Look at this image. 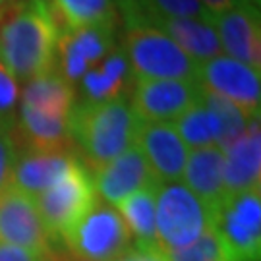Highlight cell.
Masks as SVG:
<instances>
[{"mask_svg":"<svg viewBox=\"0 0 261 261\" xmlns=\"http://www.w3.org/2000/svg\"><path fill=\"white\" fill-rule=\"evenodd\" d=\"M56 39L48 4L16 0L0 8V62L16 82L28 84L55 68Z\"/></svg>","mask_w":261,"mask_h":261,"instance_id":"6da1fadb","label":"cell"},{"mask_svg":"<svg viewBox=\"0 0 261 261\" xmlns=\"http://www.w3.org/2000/svg\"><path fill=\"white\" fill-rule=\"evenodd\" d=\"M140 118L128 97L103 103H74L70 132L87 172H97L136 143Z\"/></svg>","mask_w":261,"mask_h":261,"instance_id":"7a4b0ae2","label":"cell"},{"mask_svg":"<svg viewBox=\"0 0 261 261\" xmlns=\"http://www.w3.org/2000/svg\"><path fill=\"white\" fill-rule=\"evenodd\" d=\"M213 224V209L182 182H161L155 190V230L161 252L196 242Z\"/></svg>","mask_w":261,"mask_h":261,"instance_id":"3957f363","label":"cell"},{"mask_svg":"<svg viewBox=\"0 0 261 261\" xmlns=\"http://www.w3.org/2000/svg\"><path fill=\"white\" fill-rule=\"evenodd\" d=\"M122 50L136 80L199 82V64L159 29L126 28Z\"/></svg>","mask_w":261,"mask_h":261,"instance_id":"277c9868","label":"cell"},{"mask_svg":"<svg viewBox=\"0 0 261 261\" xmlns=\"http://www.w3.org/2000/svg\"><path fill=\"white\" fill-rule=\"evenodd\" d=\"M60 242H64L68 255L77 259L116 261L132 248V236L114 207L105 201H95Z\"/></svg>","mask_w":261,"mask_h":261,"instance_id":"5b68a950","label":"cell"},{"mask_svg":"<svg viewBox=\"0 0 261 261\" xmlns=\"http://www.w3.org/2000/svg\"><path fill=\"white\" fill-rule=\"evenodd\" d=\"M33 199L48 236L60 242V238L93 207L97 194L93 178L77 159L55 186Z\"/></svg>","mask_w":261,"mask_h":261,"instance_id":"8992f818","label":"cell"},{"mask_svg":"<svg viewBox=\"0 0 261 261\" xmlns=\"http://www.w3.org/2000/svg\"><path fill=\"white\" fill-rule=\"evenodd\" d=\"M213 228L234 261H259L261 188L224 196L213 211Z\"/></svg>","mask_w":261,"mask_h":261,"instance_id":"52a82bcc","label":"cell"},{"mask_svg":"<svg viewBox=\"0 0 261 261\" xmlns=\"http://www.w3.org/2000/svg\"><path fill=\"white\" fill-rule=\"evenodd\" d=\"M199 84L207 91L228 99L250 120L259 118V70H253L230 56H215L199 64Z\"/></svg>","mask_w":261,"mask_h":261,"instance_id":"ba28073f","label":"cell"},{"mask_svg":"<svg viewBox=\"0 0 261 261\" xmlns=\"http://www.w3.org/2000/svg\"><path fill=\"white\" fill-rule=\"evenodd\" d=\"M203 85L182 80H136L132 107L143 122H170L201 99Z\"/></svg>","mask_w":261,"mask_h":261,"instance_id":"9c48e42d","label":"cell"},{"mask_svg":"<svg viewBox=\"0 0 261 261\" xmlns=\"http://www.w3.org/2000/svg\"><path fill=\"white\" fill-rule=\"evenodd\" d=\"M114 48V25L64 29L56 39V72L75 85L89 68Z\"/></svg>","mask_w":261,"mask_h":261,"instance_id":"30bf717a","label":"cell"},{"mask_svg":"<svg viewBox=\"0 0 261 261\" xmlns=\"http://www.w3.org/2000/svg\"><path fill=\"white\" fill-rule=\"evenodd\" d=\"M0 242L37 253L56 244L41 221L35 199L12 186L0 192Z\"/></svg>","mask_w":261,"mask_h":261,"instance_id":"8fae6325","label":"cell"},{"mask_svg":"<svg viewBox=\"0 0 261 261\" xmlns=\"http://www.w3.org/2000/svg\"><path fill=\"white\" fill-rule=\"evenodd\" d=\"M159 184L161 182L155 178L147 159L136 143L93 172L95 194L109 205H118L132 194Z\"/></svg>","mask_w":261,"mask_h":261,"instance_id":"7c38bea8","label":"cell"},{"mask_svg":"<svg viewBox=\"0 0 261 261\" xmlns=\"http://www.w3.org/2000/svg\"><path fill=\"white\" fill-rule=\"evenodd\" d=\"M215 33L221 48L230 58L250 66L253 70L261 68V28L259 10L236 2L232 8L211 18Z\"/></svg>","mask_w":261,"mask_h":261,"instance_id":"4fadbf2b","label":"cell"},{"mask_svg":"<svg viewBox=\"0 0 261 261\" xmlns=\"http://www.w3.org/2000/svg\"><path fill=\"white\" fill-rule=\"evenodd\" d=\"M136 145L145 155L159 182H178L188 159V147L168 122H140Z\"/></svg>","mask_w":261,"mask_h":261,"instance_id":"5bb4252c","label":"cell"},{"mask_svg":"<svg viewBox=\"0 0 261 261\" xmlns=\"http://www.w3.org/2000/svg\"><path fill=\"white\" fill-rule=\"evenodd\" d=\"M75 161L77 155L68 151L19 149L10 186L29 197H37L55 186Z\"/></svg>","mask_w":261,"mask_h":261,"instance_id":"9a60e30c","label":"cell"},{"mask_svg":"<svg viewBox=\"0 0 261 261\" xmlns=\"http://www.w3.org/2000/svg\"><path fill=\"white\" fill-rule=\"evenodd\" d=\"M224 194H242L255 190L261 180V132L259 118L250 120L248 128L228 149H224Z\"/></svg>","mask_w":261,"mask_h":261,"instance_id":"2e32d148","label":"cell"},{"mask_svg":"<svg viewBox=\"0 0 261 261\" xmlns=\"http://www.w3.org/2000/svg\"><path fill=\"white\" fill-rule=\"evenodd\" d=\"M14 140L18 149L68 151L75 153V145L70 132V118L56 116L21 105L18 122L14 124Z\"/></svg>","mask_w":261,"mask_h":261,"instance_id":"e0dca14e","label":"cell"},{"mask_svg":"<svg viewBox=\"0 0 261 261\" xmlns=\"http://www.w3.org/2000/svg\"><path fill=\"white\" fill-rule=\"evenodd\" d=\"M136 84L130 62L120 47H114L109 55L101 58L93 68L77 82L80 101L84 103H103L111 99L128 97V91Z\"/></svg>","mask_w":261,"mask_h":261,"instance_id":"ac0fdd59","label":"cell"},{"mask_svg":"<svg viewBox=\"0 0 261 261\" xmlns=\"http://www.w3.org/2000/svg\"><path fill=\"white\" fill-rule=\"evenodd\" d=\"M136 25L159 29L161 33L172 39L190 58H194L197 64H203L215 56H221L223 50L211 21L188 18H147ZM136 25H126V28H136Z\"/></svg>","mask_w":261,"mask_h":261,"instance_id":"d6986e66","label":"cell"},{"mask_svg":"<svg viewBox=\"0 0 261 261\" xmlns=\"http://www.w3.org/2000/svg\"><path fill=\"white\" fill-rule=\"evenodd\" d=\"M223 167L224 153L217 145H209V147L192 151V155H188L186 167L182 172L186 186L213 211L226 196L223 182Z\"/></svg>","mask_w":261,"mask_h":261,"instance_id":"ffe728a7","label":"cell"},{"mask_svg":"<svg viewBox=\"0 0 261 261\" xmlns=\"http://www.w3.org/2000/svg\"><path fill=\"white\" fill-rule=\"evenodd\" d=\"M75 103L74 85H70L56 68L29 80L21 91V105L37 111L70 118Z\"/></svg>","mask_w":261,"mask_h":261,"instance_id":"44dd1931","label":"cell"},{"mask_svg":"<svg viewBox=\"0 0 261 261\" xmlns=\"http://www.w3.org/2000/svg\"><path fill=\"white\" fill-rule=\"evenodd\" d=\"M56 33L89 25H114L116 12L112 0H55L48 4Z\"/></svg>","mask_w":261,"mask_h":261,"instance_id":"7402d4cb","label":"cell"},{"mask_svg":"<svg viewBox=\"0 0 261 261\" xmlns=\"http://www.w3.org/2000/svg\"><path fill=\"white\" fill-rule=\"evenodd\" d=\"M126 25H136L147 18H188L211 21L201 0H130L122 8Z\"/></svg>","mask_w":261,"mask_h":261,"instance_id":"603a6c76","label":"cell"},{"mask_svg":"<svg viewBox=\"0 0 261 261\" xmlns=\"http://www.w3.org/2000/svg\"><path fill=\"white\" fill-rule=\"evenodd\" d=\"M155 190L157 186L140 190L118 203L130 236L136 238V246L159 248L155 230Z\"/></svg>","mask_w":261,"mask_h":261,"instance_id":"cb8c5ba5","label":"cell"},{"mask_svg":"<svg viewBox=\"0 0 261 261\" xmlns=\"http://www.w3.org/2000/svg\"><path fill=\"white\" fill-rule=\"evenodd\" d=\"M201 101L205 103V107L209 109L215 120V128H217L215 145L221 151L228 149L234 141L246 132L250 118L228 99L207 91L205 87H203V93H201Z\"/></svg>","mask_w":261,"mask_h":261,"instance_id":"d4e9b609","label":"cell"},{"mask_svg":"<svg viewBox=\"0 0 261 261\" xmlns=\"http://www.w3.org/2000/svg\"><path fill=\"white\" fill-rule=\"evenodd\" d=\"M174 122H176L174 128L186 147L201 149V147L215 145V138H217L215 120L201 99L194 107H190L182 116H178Z\"/></svg>","mask_w":261,"mask_h":261,"instance_id":"484cf974","label":"cell"},{"mask_svg":"<svg viewBox=\"0 0 261 261\" xmlns=\"http://www.w3.org/2000/svg\"><path fill=\"white\" fill-rule=\"evenodd\" d=\"M163 253H165L167 261H234L228 250L224 248L221 236L213 228V224L197 238L196 242Z\"/></svg>","mask_w":261,"mask_h":261,"instance_id":"4316f807","label":"cell"},{"mask_svg":"<svg viewBox=\"0 0 261 261\" xmlns=\"http://www.w3.org/2000/svg\"><path fill=\"white\" fill-rule=\"evenodd\" d=\"M18 97V82L0 62V128H14Z\"/></svg>","mask_w":261,"mask_h":261,"instance_id":"83f0119b","label":"cell"},{"mask_svg":"<svg viewBox=\"0 0 261 261\" xmlns=\"http://www.w3.org/2000/svg\"><path fill=\"white\" fill-rule=\"evenodd\" d=\"M12 130L14 128H0V192L12 184V172L19 151Z\"/></svg>","mask_w":261,"mask_h":261,"instance_id":"f1b7e54d","label":"cell"},{"mask_svg":"<svg viewBox=\"0 0 261 261\" xmlns=\"http://www.w3.org/2000/svg\"><path fill=\"white\" fill-rule=\"evenodd\" d=\"M0 261H43V253L0 242Z\"/></svg>","mask_w":261,"mask_h":261,"instance_id":"f546056e","label":"cell"},{"mask_svg":"<svg viewBox=\"0 0 261 261\" xmlns=\"http://www.w3.org/2000/svg\"><path fill=\"white\" fill-rule=\"evenodd\" d=\"M116 261H167L165 253L159 248H145V246H132L128 252Z\"/></svg>","mask_w":261,"mask_h":261,"instance_id":"4dcf8cb0","label":"cell"},{"mask_svg":"<svg viewBox=\"0 0 261 261\" xmlns=\"http://www.w3.org/2000/svg\"><path fill=\"white\" fill-rule=\"evenodd\" d=\"M201 4L209 10V14H211V18H213L217 14L232 8L234 4H236V0H201Z\"/></svg>","mask_w":261,"mask_h":261,"instance_id":"1f68e13d","label":"cell"},{"mask_svg":"<svg viewBox=\"0 0 261 261\" xmlns=\"http://www.w3.org/2000/svg\"><path fill=\"white\" fill-rule=\"evenodd\" d=\"M43 261H68V252L66 250H58L56 244H53L47 252L43 253Z\"/></svg>","mask_w":261,"mask_h":261,"instance_id":"d6a6232c","label":"cell"},{"mask_svg":"<svg viewBox=\"0 0 261 261\" xmlns=\"http://www.w3.org/2000/svg\"><path fill=\"white\" fill-rule=\"evenodd\" d=\"M236 2H240L244 6H250L253 10H259V4H261V0H236Z\"/></svg>","mask_w":261,"mask_h":261,"instance_id":"836d02e7","label":"cell"},{"mask_svg":"<svg viewBox=\"0 0 261 261\" xmlns=\"http://www.w3.org/2000/svg\"><path fill=\"white\" fill-rule=\"evenodd\" d=\"M128 2H130V0H116V4H118V6H120V10L124 8V6H126V4H128Z\"/></svg>","mask_w":261,"mask_h":261,"instance_id":"e575fe53","label":"cell"},{"mask_svg":"<svg viewBox=\"0 0 261 261\" xmlns=\"http://www.w3.org/2000/svg\"><path fill=\"white\" fill-rule=\"evenodd\" d=\"M68 261H87V259H77V257H72V255H68Z\"/></svg>","mask_w":261,"mask_h":261,"instance_id":"d590c367","label":"cell"},{"mask_svg":"<svg viewBox=\"0 0 261 261\" xmlns=\"http://www.w3.org/2000/svg\"><path fill=\"white\" fill-rule=\"evenodd\" d=\"M35 2H43V4H50V0H35Z\"/></svg>","mask_w":261,"mask_h":261,"instance_id":"8d00e7d4","label":"cell"},{"mask_svg":"<svg viewBox=\"0 0 261 261\" xmlns=\"http://www.w3.org/2000/svg\"><path fill=\"white\" fill-rule=\"evenodd\" d=\"M6 2H10V0H0V8H2V6L6 4Z\"/></svg>","mask_w":261,"mask_h":261,"instance_id":"74e56055","label":"cell"}]
</instances>
